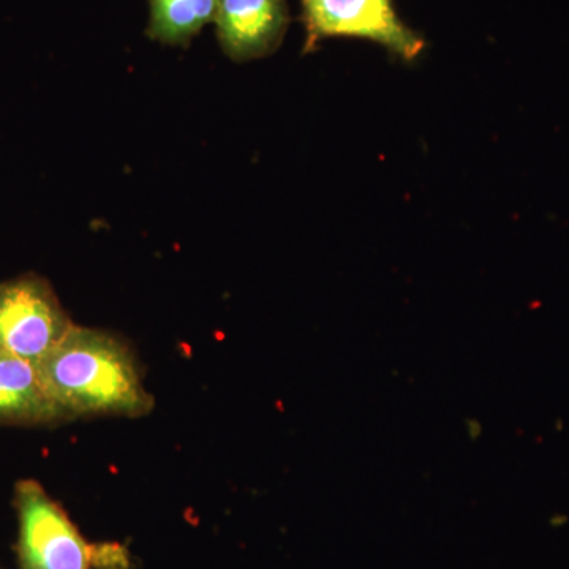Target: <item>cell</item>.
<instances>
[{"mask_svg": "<svg viewBox=\"0 0 569 569\" xmlns=\"http://www.w3.org/2000/svg\"><path fill=\"white\" fill-rule=\"evenodd\" d=\"M217 0H151L148 36L167 44H189L216 20Z\"/></svg>", "mask_w": 569, "mask_h": 569, "instance_id": "52a82bcc", "label": "cell"}, {"mask_svg": "<svg viewBox=\"0 0 569 569\" xmlns=\"http://www.w3.org/2000/svg\"><path fill=\"white\" fill-rule=\"evenodd\" d=\"M66 422L31 362L0 348V426Z\"/></svg>", "mask_w": 569, "mask_h": 569, "instance_id": "8992f818", "label": "cell"}, {"mask_svg": "<svg viewBox=\"0 0 569 569\" xmlns=\"http://www.w3.org/2000/svg\"><path fill=\"white\" fill-rule=\"evenodd\" d=\"M74 323L43 277L26 274L0 283V348L37 366L66 339Z\"/></svg>", "mask_w": 569, "mask_h": 569, "instance_id": "3957f363", "label": "cell"}, {"mask_svg": "<svg viewBox=\"0 0 569 569\" xmlns=\"http://www.w3.org/2000/svg\"><path fill=\"white\" fill-rule=\"evenodd\" d=\"M14 508L21 569H130L123 546L89 542L40 482H18Z\"/></svg>", "mask_w": 569, "mask_h": 569, "instance_id": "7a4b0ae2", "label": "cell"}, {"mask_svg": "<svg viewBox=\"0 0 569 569\" xmlns=\"http://www.w3.org/2000/svg\"><path fill=\"white\" fill-rule=\"evenodd\" d=\"M301 6L306 50L332 37L373 41L408 62L425 50V40L397 17L392 0H301Z\"/></svg>", "mask_w": 569, "mask_h": 569, "instance_id": "277c9868", "label": "cell"}, {"mask_svg": "<svg viewBox=\"0 0 569 569\" xmlns=\"http://www.w3.org/2000/svg\"><path fill=\"white\" fill-rule=\"evenodd\" d=\"M36 367L66 421L82 417L141 418L153 408L133 351L110 332L74 325Z\"/></svg>", "mask_w": 569, "mask_h": 569, "instance_id": "6da1fadb", "label": "cell"}, {"mask_svg": "<svg viewBox=\"0 0 569 569\" xmlns=\"http://www.w3.org/2000/svg\"><path fill=\"white\" fill-rule=\"evenodd\" d=\"M213 21L223 51L247 62L279 50L290 17L284 0H217Z\"/></svg>", "mask_w": 569, "mask_h": 569, "instance_id": "5b68a950", "label": "cell"}]
</instances>
